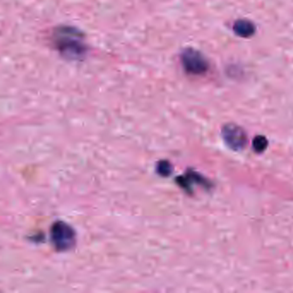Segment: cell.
Listing matches in <instances>:
<instances>
[{
  "label": "cell",
  "instance_id": "obj_5",
  "mask_svg": "<svg viewBox=\"0 0 293 293\" xmlns=\"http://www.w3.org/2000/svg\"><path fill=\"white\" fill-rule=\"evenodd\" d=\"M233 30L237 35L241 37H249L255 33L256 28L250 21L239 20L234 23Z\"/></svg>",
  "mask_w": 293,
  "mask_h": 293
},
{
  "label": "cell",
  "instance_id": "obj_7",
  "mask_svg": "<svg viewBox=\"0 0 293 293\" xmlns=\"http://www.w3.org/2000/svg\"><path fill=\"white\" fill-rule=\"evenodd\" d=\"M158 170L161 175H169L171 173V166L166 162H162L159 164Z\"/></svg>",
  "mask_w": 293,
  "mask_h": 293
},
{
  "label": "cell",
  "instance_id": "obj_3",
  "mask_svg": "<svg viewBox=\"0 0 293 293\" xmlns=\"http://www.w3.org/2000/svg\"><path fill=\"white\" fill-rule=\"evenodd\" d=\"M51 241L58 250H69L75 243V232L64 222L55 223L51 230Z\"/></svg>",
  "mask_w": 293,
  "mask_h": 293
},
{
  "label": "cell",
  "instance_id": "obj_4",
  "mask_svg": "<svg viewBox=\"0 0 293 293\" xmlns=\"http://www.w3.org/2000/svg\"><path fill=\"white\" fill-rule=\"evenodd\" d=\"M222 133L225 143L231 149L241 150L245 148V144H247L246 133L241 127H238L236 125H226L223 128Z\"/></svg>",
  "mask_w": 293,
  "mask_h": 293
},
{
  "label": "cell",
  "instance_id": "obj_1",
  "mask_svg": "<svg viewBox=\"0 0 293 293\" xmlns=\"http://www.w3.org/2000/svg\"><path fill=\"white\" fill-rule=\"evenodd\" d=\"M55 45L61 55L69 59H79L85 55L86 46L83 35L70 27H62L55 32Z\"/></svg>",
  "mask_w": 293,
  "mask_h": 293
},
{
  "label": "cell",
  "instance_id": "obj_6",
  "mask_svg": "<svg viewBox=\"0 0 293 293\" xmlns=\"http://www.w3.org/2000/svg\"><path fill=\"white\" fill-rule=\"evenodd\" d=\"M268 139L264 136H256L253 140V148L256 153H262L268 147Z\"/></svg>",
  "mask_w": 293,
  "mask_h": 293
},
{
  "label": "cell",
  "instance_id": "obj_2",
  "mask_svg": "<svg viewBox=\"0 0 293 293\" xmlns=\"http://www.w3.org/2000/svg\"><path fill=\"white\" fill-rule=\"evenodd\" d=\"M181 62L185 72L196 76L204 74L209 67L207 59L195 49L185 50L181 56Z\"/></svg>",
  "mask_w": 293,
  "mask_h": 293
}]
</instances>
